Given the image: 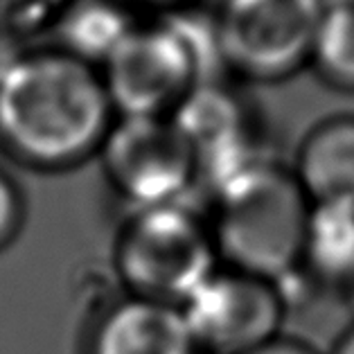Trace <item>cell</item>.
Masks as SVG:
<instances>
[{
	"mask_svg": "<svg viewBox=\"0 0 354 354\" xmlns=\"http://www.w3.org/2000/svg\"><path fill=\"white\" fill-rule=\"evenodd\" d=\"M113 106L97 68L62 53L0 68V140L37 167H66L100 149Z\"/></svg>",
	"mask_w": 354,
	"mask_h": 354,
	"instance_id": "1",
	"label": "cell"
},
{
	"mask_svg": "<svg viewBox=\"0 0 354 354\" xmlns=\"http://www.w3.org/2000/svg\"><path fill=\"white\" fill-rule=\"evenodd\" d=\"M210 196L212 237L230 269L275 282L300 264L312 203L291 169L264 158Z\"/></svg>",
	"mask_w": 354,
	"mask_h": 354,
	"instance_id": "2",
	"label": "cell"
},
{
	"mask_svg": "<svg viewBox=\"0 0 354 354\" xmlns=\"http://www.w3.org/2000/svg\"><path fill=\"white\" fill-rule=\"evenodd\" d=\"M212 228L185 203L136 210L118 241V269L131 296L180 305L219 269Z\"/></svg>",
	"mask_w": 354,
	"mask_h": 354,
	"instance_id": "3",
	"label": "cell"
},
{
	"mask_svg": "<svg viewBox=\"0 0 354 354\" xmlns=\"http://www.w3.org/2000/svg\"><path fill=\"white\" fill-rule=\"evenodd\" d=\"M214 23L230 71L280 82L309 66L323 16L316 0H219Z\"/></svg>",
	"mask_w": 354,
	"mask_h": 354,
	"instance_id": "4",
	"label": "cell"
},
{
	"mask_svg": "<svg viewBox=\"0 0 354 354\" xmlns=\"http://www.w3.org/2000/svg\"><path fill=\"white\" fill-rule=\"evenodd\" d=\"M100 149L109 180L136 210L185 203L198 187L196 158L171 118H120Z\"/></svg>",
	"mask_w": 354,
	"mask_h": 354,
	"instance_id": "5",
	"label": "cell"
},
{
	"mask_svg": "<svg viewBox=\"0 0 354 354\" xmlns=\"http://www.w3.org/2000/svg\"><path fill=\"white\" fill-rule=\"evenodd\" d=\"M100 75L120 118H169L198 86L194 59L171 19L136 25Z\"/></svg>",
	"mask_w": 354,
	"mask_h": 354,
	"instance_id": "6",
	"label": "cell"
},
{
	"mask_svg": "<svg viewBox=\"0 0 354 354\" xmlns=\"http://www.w3.org/2000/svg\"><path fill=\"white\" fill-rule=\"evenodd\" d=\"M198 352L246 354L280 336L284 302L275 284L237 269H217L180 302Z\"/></svg>",
	"mask_w": 354,
	"mask_h": 354,
	"instance_id": "7",
	"label": "cell"
},
{
	"mask_svg": "<svg viewBox=\"0 0 354 354\" xmlns=\"http://www.w3.org/2000/svg\"><path fill=\"white\" fill-rule=\"evenodd\" d=\"M169 118L194 153L198 185L210 194L266 158L246 104L221 82L194 86Z\"/></svg>",
	"mask_w": 354,
	"mask_h": 354,
	"instance_id": "8",
	"label": "cell"
},
{
	"mask_svg": "<svg viewBox=\"0 0 354 354\" xmlns=\"http://www.w3.org/2000/svg\"><path fill=\"white\" fill-rule=\"evenodd\" d=\"M91 354H201L178 305L127 296L100 318Z\"/></svg>",
	"mask_w": 354,
	"mask_h": 354,
	"instance_id": "9",
	"label": "cell"
},
{
	"mask_svg": "<svg viewBox=\"0 0 354 354\" xmlns=\"http://www.w3.org/2000/svg\"><path fill=\"white\" fill-rule=\"evenodd\" d=\"M312 205H354V115H334L305 136L291 169Z\"/></svg>",
	"mask_w": 354,
	"mask_h": 354,
	"instance_id": "10",
	"label": "cell"
},
{
	"mask_svg": "<svg viewBox=\"0 0 354 354\" xmlns=\"http://www.w3.org/2000/svg\"><path fill=\"white\" fill-rule=\"evenodd\" d=\"M300 264L323 289L339 291L354 278V205H312Z\"/></svg>",
	"mask_w": 354,
	"mask_h": 354,
	"instance_id": "11",
	"label": "cell"
},
{
	"mask_svg": "<svg viewBox=\"0 0 354 354\" xmlns=\"http://www.w3.org/2000/svg\"><path fill=\"white\" fill-rule=\"evenodd\" d=\"M136 25L129 7L118 0H80L68 7L59 23L62 53L86 66L102 68Z\"/></svg>",
	"mask_w": 354,
	"mask_h": 354,
	"instance_id": "12",
	"label": "cell"
},
{
	"mask_svg": "<svg viewBox=\"0 0 354 354\" xmlns=\"http://www.w3.org/2000/svg\"><path fill=\"white\" fill-rule=\"evenodd\" d=\"M309 66L330 88L354 95V7L323 10Z\"/></svg>",
	"mask_w": 354,
	"mask_h": 354,
	"instance_id": "13",
	"label": "cell"
},
{
	"mask_svg": "<svg viewBox=\"0 0 354 354\" xmlns=\"http://www.w3.org/2000/svg\"><path fill=\"white\" fill-rule=\"evenodd\" d=\"M21 196L10 176L0 169V246L7 244L21 226Z\"/></svg>",
	"mask_w": 354,
	"mask_h": 354,
	"instance_id": "14",
	"label": "cell"
},
{
	"mask_svg": "<svg viewBox=\"0 0 354 354\" xmlns=\"http://www.w3.org/2000/svg\"><path fill=\"white\" fill-rule=\"evenodd\" d=\"M246 354H318V352H314L309 345L300 343L296 339H284V336H278V339H273L271 343H266L257 350H250Z\"/></svg>",
	"mask_w": 354,
	"mask_h": 354,
	"instance_id": "15",
	"label": "cell"
},
{
	"mask_svg": "<svg viewBox=\"0 0 354 354\" xmlns=\"http://www.w3.org/2000/svg\"><path fill=\"white\" fill-rule=\"evenodd\" d=\"M332 354H354V325L336 341Z\"/></svg>",
	"mask_w": 354,
	"mask_h": 354,
	"instance_id": "16",
	"label": "cell"
},
{
	"mask_svg": "<svg viewBox=\"0 0 354 354\" xmlns=\"http://www.w3.org/2000/svg\"><path fill=\"white\" fill-rule=\"evenodd\" d=\"M339 293H341V298H343V302H345V307H348V309H350V314L354 316V278L345 282L343 287L339 289Z\"/></svg>",
	"mask_w": 354,
	"mask_h": 354,
	"instance_id": "17",
	"label": "cell"
},
{
	"mask_svg": "<svg viewBox=\"0 0 354 354\" xmlns=\"http://www.w3.org/2000/svg\"><path fill=\"white\" fill-rule=\"evenodd\" d=\"M122 5H149V7H160V5H174L176 0H118Z\"/></svg>",
	"mask_w": 354,
	"mask_h": 354,
	"instance_id": "18",
	"label": "cell"
},
{
	"mask_svg": "<svg viewBox=\"0 0 354 354\" xmlns=\"http://www.w3.org/2000/svg\"><path fill=\"white\" fill-rule=\"evenodd\" d=\"M323 10H334V7H354V0H316Z\"/></svg>",
	"mask_w": 354,
	"mask_h": 354,
	"instance_id": "19",
	"label": "cell"
}]
</instances>
